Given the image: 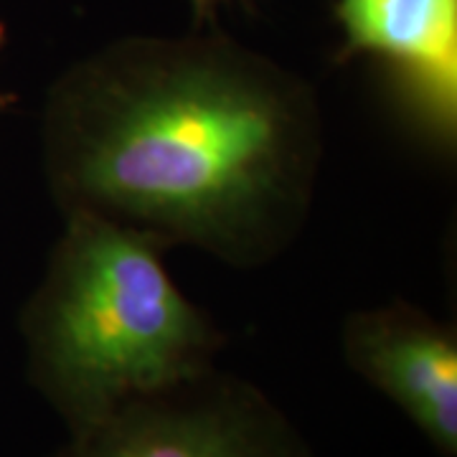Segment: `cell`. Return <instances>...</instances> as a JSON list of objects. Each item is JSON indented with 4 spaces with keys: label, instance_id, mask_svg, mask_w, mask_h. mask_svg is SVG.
I'll use <instances>...</instances> for the list:
<instances>
[{
    "label": "cell",
    "instance_id": "3",
    "mask_svg": "<svg viewBox=\"0 0 457 457\" xmlns=\"http://www.w3.org/2000/svg\"><path fill=\"white\" fill-rule=\"evenodd\" d=\"M66 435L51 457H312L267 394L216 366Z\"/></svg>",
    "mask_w": 457,
    "mask_h": 457
},
{
    "label": "cell",
    "instance_id": "7",
    "mask_svg": "<svg viewBox=\"0 0 457 457\" xmlns=\"http://www.w3.org/2000/svg\"><path fill=\"white\" fill-rule=\"evenodd\" d=\"M3 46H5V23L0 21V51H3ZM16 102V95L13 92H8V89H3L0 87V114L8 112L11 110V104Z\"/></svg>",
    "mask_w": 457,
    "mask_h": 457
},
{
    "label": "cell",
    "instance_id": "1",
    "mask_svg": "<svg viewBox=\"0 0 457 457\" xmlns=\"http://www.w3.org/2000/svg\"><path fill=\"white\" fill-rule=\"evenodd\" d=\"M38 147L62 216L257 270L305 228L326 122L311 82L206 26L120 38L64 69Z\"/></svg>",
    "mask_w": 457,
    "mask_h": 457
},
{
    "label": "cell",
    "instance_id": "5",
    "mask_svg": "<svg viewBox=\"0 0 457 457\" xmlns=\"http://www.w3.org/2000/svg\"><path fill=\"white\" fill-rule=\"evenodd\" d=\"M341 348L351 371L392 399L442 457L457 455L455 328L394 300L351 312Z\"/></svg>",
    "mask_w": 457,
    "mask_h": 457
},
{
    "label": "cell",
    "instance_id": "2",
    "mask_svg": "<svg viewBox=\"0 0 457 457\" xmlns=\"http://www.w3.org/2000/svg\"><path fill=\"white\" fill-rule=\"evenodd\" d=\"M168 246L95 213H64L44 275L23 303L26 374L66 432L143 394L206 374L221 328L173 282Z\"/></svg>",
    "mask_w": 457,
    "mask_h": 457
},
{
    "label": "cell",
    "instance_id": "6",
    "mask_svg": "<svg viewBox=\"0 0 457 457\" xmlns=\"http://www.w3.org/2000/svg\"><path fill=\"white\" fill-rule=\"evenodd\" d=\"M186 3L191 5L194 13V29H206V26H216L219 8L231 0H186Z\"/></svg>",
    "mask_w": 457,
    "mask_h": 457
},
{
    "label": "cell",
    "instance_id": "4",
    "mask_svg": "<svg viewBox=\"0 0 457 457\" xmlns=\"http://www.w3.org/2000/svg\"><path fill=\"white\" fill-rule=\"evenodd\" d=\"M338 59L384 66L409 117L453 150L457 137V0H336Z\"/></svg>",
    "mask_w": 457,
    "mask_h": 457
}]
</instances>
